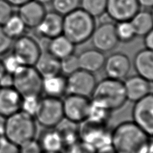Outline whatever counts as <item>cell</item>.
I'll use <instances>...</instances> for the list:
<instances>
[{
    "label": "cell",
    "mask_w": 153,
    "mask_h": 153,
    "mask_svg": "<svg viewBox=\"0 0 153 153\" xmlns=\"http://www.w3.org/2000/svg\"><path fill=\"white\" fill-rule=\"evenodd\" d=\"M91 40L94 49L103 53L113 51L120 43L115 32V24L105 22L96 26Z\"/></svg>",
    "instance_id": "11"
},
{
    "label": "cell",
    "mask_w": 153,
    "mask_h": 153,
    "mask_svg": "<svg viewBox=\"0 0 153 153\" xmlns=\"http://www.w3.org/2000/svg\"><path fill=\"white\" fill-rule=\"evenodd\" d=\"M34 117L36 122L43 127L55 128L64 119L62 99L41 97Z\"/></svg>",
    "instance_id": "7"
},
{
    "label": "cell",
    "mask_w": 153,
    "mask_h": 153,
    "mask_svg": "<svg viewBox=\"0 0 153 153\" xmlns=\"http://www.w3.org/2000/svg\"><path fill=\"white\" fill-rule=\"evenodd\" d=\"M59 133L64 144V149L80 140L78 124L64 119L55 128Z\"/></svg>",
    "instance_id": "25"
},
{
    "label": "cell",
    "mask_w": 153,
    "mask_h": 153,
    "mask_svg": "<svg viewBox=\"0 0 153 153\" xmlns=\"http://www.w3.org/2000/svg\"><path fill=\"white\" fill-rule=\"evenodd\" d=\"M67 93L86 97H91L97 83L94 74L78 70L68 76Z\"/></svg>",
    "instance_id": "12"
},
{
    "label": "cell",
    "mask_w": 153,
    "mask_h": 153,
    "mask_svg": "<svg viewBox=\"0 0 153 153\" xmlns=\"http://www.w3.org/2000/svg\"><path fill=\"white\" fill-rule=\"evenodd\" d=\"M61 72L69 76L80 70V65L78 55L72 54L67 57L60 60Z\"/></svg>",
    "instance_id": "32"
},
{
    "label": "cell",
    "mask_w": 153,
    "mask_h": 153,
    "mask_svg": "<svg viewBox=\"0 0 153 153\" xmlns=\"http://www.w3.org/2000/svg\"><path fill=\"white\" fill-rule=\"evenodd\" d=\"M138 0H107L106 14L115 22L130 21L140 10Z\"/></svg>",
    "instance_id": "13"
},
{
    "label": "cell",
    "mask_w": 153,
    "mask_h": 153,
    "mask_svg": "<svg viewBox=\"0 0 153 153\" xmlns=\"http://www.w3.org/2000/svg\"><path fill=\"white\" fill-rule=\"evenodd\" d=\"M12 53L22 65L34 66L40 56L42 50L35 39L24 35L13 42Z\"/></svg>",
    "instance_id": "8"
},
{
    "label": "cell",
    "mask_w": 153,
    "mask_h": 153,
    "mask_svg": "<svg viewBox=\"0 0 153 153\" xmlns=\"http://www.w3.org/2000/svg\"><path fill=\"white\" fill-rule=\"evenodd\" d=\"M0 153H20L19 146L9 141L4 136L0 138Z\"/></svg>",
    "instance_id": "39"
},
{
    "label": "cell",
    "mask_w": 153,
    "mask_h": 153,
    "mask_svg": "<svg viewBox=\"0 0 153 153\" xmlns=\"http://www.w3.org/2000/svg\"><path fill=\"white\" fill-rule=\"evenodd\" d=\"M64 16L53 10L47 12L43 20L35 30L38 35L51 39L63 35Z\"/></svg>",
    "instance_id": "15"
},
{
    "label": "cell",
    "mask_w": 153,
    "mask_h": 153,
    "mask_svg": "<svg viewBox=\"0 0 153 153\" xmlns=\"http://www.w3.org/2000/svg\"><path fill=\"white\" fill-rule=\"evenodd\" d=\"M36 131L35 117L20 110L6 117L3 136L20 146L35 138Z\"/></svg>",
    "instance_id": "4"
},
{
    "label": "cell",
    "mask_w": 153,
    "mask_h": 153,
    "mask_svg": "<svg viewBox=\"0 0 153 153\" xmlns=\"http://www.w3.org/2000/svg\"><path fill=\"white\" fill-rule=\"evenodd\" d=\"M151 12V14H152V19H153V8H152V11L150 12Z\"/></svg>",
    "instance_id": "50"
},
{
    "label": "cell",
    "mask_w": 153,
    "mask_h": 153,
    "mask_svg": "<svg viewBox=\"0 0 153 153\" xmlns=\"http://www.w3.org/2000/svg\"><path fill=\"white\" fill-rule=\"evenodd\" d=\"M41 97H22L21 103V111L34 117L37 109Z\"/></svg>",
    "instance_id": "33"
},
{
    "label": "cell",
    "mask_w": 153,
    "mask_h": 153,
    "mask_svg": "<svg viewBox=\"0 0 153 153\" xmlns=\"http://www.w3.org/2000/svg\"><path fill=\"white\" fill-rule=\"evenodd\" d=\"M44 5L36 0H31L18 7L17 14L25 24L26 28L35 29L46 14Z\"/></svg>",
    "instance_id": "16"
},
{
    "label": "cell",
    "mask_w": 153,
    "mask_h": 153,
    "mask_svg": "<svg viewBox=\"0 0 153 153\" xmlns=\"http://www.w3.org/2000/svg\"><path fill=\"white\" fill-rule=\"evenodd\" d=\"M91 99L111 112L120 109L128 101L123 82L107 77L102 79L97 83Z\"/></svg>",
    "instance_id": "3"
},
{
    "label": "cell",
    "mask_w": 153,
    "mask_h": 153,
    "mask_svg": "<svg viewBox=\"0 0 153 153\" xmlns=\"http://www.w3.org/2000/svg\"><path fill=\"white\" fill-rule=\"evenodd\" d=\"M80 140L85 142L97 150L110 146L111 131L108 123L99 122L86 119L78 124Z\"/></svg>",
    "instance_id": "6"
},
{
    "label": "cell",
    "mask_w": 153,
    "mask_h": 153,
    "mask_svg": "<svg viewBox=\"0 0 153 153\" xmlns=\"http://www.w3.org/2000/svg\"><path fill=\"white\" fill-rule=\"evenodd\" d=\"M53 10L64 16L75 11L80 6V0H52Z\"/></svg>",
    "instance_id": "31"
},
{
    "label": "cell",
    "mask_w": 153,
    "mask_h": 153,
    "mask_svg": "<svg viewBox=\"0 0 153 153\" xmlns=\"http://www.w3.org/2000/svg\"><path fill=\"white\" fill-rule=\"evenodd\" d=\"M141 7L146 9L153 8V0H138Z\"/></svg>",
    "instance_id": "42"
},
{
    "label": "cell",
    "mask_w": 153,
    "mask_h": 153,
    "mask_svg": "<svg viewBox=\"0 0 153 153\" xmlns=\"http://www.w3.org/2000/svg\"><path fill=\"white\" fill-rule=\"evenodd\" d=\"M22 97L13 86H0V115L7 117L21 109Z\"/></svg>",
    "instance_id": "17"
},
{
    "label": "cell",
    "mask_w": 153,
    "mask_h": 153,
    "mask_svg": "<svg viewBox=\"0 0 153 153\" xmlns=\"http://www.w3.org/2000/svg\"><path fill=\"white\" fill-rule=\"evenodd\" d=\"M80 69L94 74L103 68L106 57L105 53L95 49H88L78 55Z\"/></svg>",
    "instance_id": "20"
},
{
    "label": "cell",
    "mask_w": 153,
    "mask_h": 153,
    "mask_svg": "<svg viewBox=\"0 0 153 153\" xmlns=\"http://www.w3.org/2000/svg\"><path fill=\"white\" fill-rule=\"evenodd\" d=\"M115 32L120 43H130L136 37L135 30L130 21L116 22Z\"/></svg>",
    "instance_id": "30"
},
{
    "label": "cell",
    "mask_w": 153,
    "mask_h": 153,
    "mask_svg": "<svg viewBox=\"0 0 153 153\" xmlns=\"http://www.w3.org/2000/svg\"><path fill=\"white\" fill-rule=\"evenodd\" d=\"M12 75L13 87L22 97H41L43 93V78L35 66L21 65Z\"/></svg>",
    "instance_id": "5"
},
{
    "label": "cell",
    "mask_w": 153,
    "mask_h": 153,
    "mask_svg": "<svg viewBox=\"0 0 153 153\" xmlns=\"http://www.w3.org/2000/svg\"><path fill=\"white\" fill-rule=\"evenodd\" d=\"M34 66L43 78L51 77L61 74L60 60L47 51H42Z\"/></svg>",
    "instance_id": "21"
},
{
    "label": "cell",
    "mask_w": 153,
    "mask_h": 153,
    "mask_svg": "<svg viewBox=\"0 0 153 153\" xmlns=\"http://www.w3.org/2000/svg\"><path fill=\"white\" fill-rule=\"evenodd\" d=\"M133 65L137 75L153 83V51L146 48L136 53Z\"/></svg>",
    "instance_id": "19"
},
{
    "label": "cell",
    "mask_w": 153,
    "mask_h": 153,
    "mask_svg": "<svg viewBox=\"0 0 153 153\" xmlns=\"http://www.w3.org/2000/svg\"><path fill=\"white\" fill-rule=\"evenodd\" d=\"M130 22L135 30L136 36H144L153 29V19L151 12L140 10L131 18Z\"/></svg>",
    "instance_id": "26"
},
{
    "label": "cell",
    "mask_w": 153,
    "mask_h": 153,
    "mask_svg": "<svg viewBox=\"0 0 153 153\" xmlns=\"http://www.w3.org/2000/svg\"><path fill=\"white\" fill-rule=\"evenodd\" d=\"M131 66V61L127 55L116 52L105 58L102 69L107 78L122 80L128 76Z\"/></svg>",
    "instance_id": "14"
},
{
    "label": "cell",
    "mask_w": 153,
    "mask_h": 153,
    "mask_svg": "<svg viewBox=\"0 0 153 153\" xmlns=\"http://www.w3.org/2000/svg\"><path fill=\"white\" fill-rule=\"evenodd\" d=\"M43 93L47 97L62 99L67 93V80L62 74L43 78Z\"/></svg>",
    "instance_id": "23"
},
{
    "label": "cell",
    "mask_w": 153,
    "mask_h": 153,
    "mask_svg": "<svg viewBox=\"0 0 153 153\" xmlns=\"http://www.w3.org/2000/svg\"><path fill=\"white\" fill-rule=\"evenodd\" d=\"M95 27V18L81 8L64 16L63 35L75 46L90 40Z\"/></svg>",
    "instance_id": "2"
},
{
    "label": "cell",
    "mask_w": 153,
    "mask_h": 153,
    "mask_svg": "<svg viewBox=\"0 0 153 153\" xmlns=\"http://www.w3.org/2000/svg\"><path fill=\"white\" fill-rule=\"evenodd\" d=\"M7 72L6 70H5L4 66L3 65V63H2L1 59H0V79H1L3 76L6 74Z\"/></svg>",
    "instance_id": "46"
},
{
    "label": "cell",
    "mask_w": 153,
    "mask_h": 153,
    "mask_svg": "<svg viewBox=\"0 0 153 153\" xmlns=\"http://www.w3.org/2000/svg\"><path fill=\"white\" fill-rule=\"evenodd\" d=\"M123 82L128 101L136 102L151 93V83L138 75L130 76Z\"/></svg>",
    "instance_id": "18"
},
{
    "label": "cell",
    "mask_w": 153,
    "mask_h": 153,
    "mask_svg": "<svg viewBox=\"0 0 153 153\" xmlns=\"http://www.w3.org/2000/svg\"><path fill=\"white\" fill-rule=\"evenodd\" d=\"M14 40L7 36L0 26V56L6 55L12 49Z\"/></svg>",
    "instance_id": "37"
},
{
    "label": "cell",
    "mask_w": 153,
    "mask_h": 153,
    "mask_svg": "<svg viewBox=\"0 0 153 153\" xmlns=\"http://www.w3.org/2000/svg\"><path fill=\"white\" fill-rule=\"evenodd\" d=\"M20 153H43L40 144L35 138L19 146Z\"/></svg>",
    "instance_id": "38"
},
{
    "label": "cell",
    "mask_w": 153,
    "mask_h": 153,
    "mask_svg": "<svg viewBox=\"0 0 153 153\" xmlns=\"http://www.w3.org/2000/svg\"><path fill=\"white\" fill-rule=\"evenodd\" d=\"M146 153H153V141L150 140Z\"/></svg>",
    "instance_id": "47"
},
{
    "label": "cell",
    "mask_w": 153,
    "mask_h": 153,
    "mask_svg": "<svg viewBox=\"0 0 153 153\" xmlns=\"http://www.w3.org/2000/svg\"><path fill=\"white\" fill-rule=\"evenodd\" d=\"M38 141L43 152H59L64 149L62 137L55 128L47 129L42 132Z\"/></svg>",
    "instance_id": "24"
},
{
    "label": "cell",
    "mask_w": 153,
    "mask_h": 153,
    "mask_svg": "<svg viewBox=\"0 0 153 153\" xmlns=\"http://www.w3.org/2000/svg\"><path fill=\"white\" fill-rule=\"evenodd\" d=\"M36 1L39 2V3H41V4L43 5H46V4H49L51 3L52 0H36Z\"/></svg>",
    "instance_id": "48"
},
{
    "label": "cell",
    "mask_w": 153,
    "mask_h": 153,
    "mask_svg": "<svg viewBox=\"0 0 153 153\" xmlns=\"http://www.w3.org/2000/svg\"><path fill=\"white\" fill-rule=\"evenodd\" d=\"M111 111L103 105L91 99L88 118V120L99 121V122L108 123L111 115Z\"/></svg>",
    "instance_id": "29"
},
{
    "label": "cell",
    "mask_w": 153,
    "mask_h": 153,
    "mask_svg": "<svg viewBox=\"0 0 153 153\" xmlns=\"http://www.w3.org/2000/svg\"><path fill=\"white\" fill-rule=\"evenodd\" d=\"M97 153H116L115 151L111 146H107L102 149H100L97 150Z\"/></svg>",
    "instance_id": "44"
},
{
    "label": "cell",
    "mask_w": 153,
    "mask_h": 153,
    "mask_svg": "<svg viewBox=\"0 0 153 153\" xmlns=\"http://www.w3.org/2000/svg\"><path fill=\"white\" fill-rule=\"evenodd\" d=\"M1 136H0V138H1Z\"/></svg>",
    "instance_id": "51"
},
{
    "label": "cell",
    "mask_w": 153,
    "mask_h": 153,
    "mask_svg": "<svg viewBox=\"0 0 153 153\" xmlns=\"http://www.w3.org/2000/svg\"><path fill=\"white\" fill-rule=\"evenodd\" d=\"M13 7L6 0H0V26H3L14 14Z\"/></svg>",
    "instance_id": "35"
},
{
    "label": "cell",
    "mask_w": 153,
    "mask_h": 153,
    "mask_svg": "<svg viewBox=\"0 0 153 153\" xmlns=\"http://www.w3.org/2000/svg\"><path fill=\"white\" fill-rule=\"evenodd\" d=\"M145 48L153 51V29L144 36Z\"/></svg>",
    "instance_id": "40"
},
{
    "label": "cell",
    "mask_w": 153,
    "mask_h": 153,
    "mask_svg": "<svg viewBox=\"0 0 153 153\" xmlns=\"http://www.w3.org/2000/svg\"><path fill=\"white\" fill-rule=\"evenodd\" d=\"M1 61L6 72L10 74L14 73L18 68H19L21 65H22L17 58L16 57L15 55L12 53L7 55L3 59H1Z\"/></svg>",
    "instance_id": "36"
},
{
    "label": "cell",
    "mask_w": 153,
    "mask_h": 153,
    "mask_svg": "<svg viewBox=\"0 0 153 153\" xmlns=\"http://www.w3.org/2000/svg\"><path fill=\"white\" fill-rule=\"evenodd\" d=\"M6 117L0 115V136H4L5 123H6Z\"/></svg>",
    "instance_id": "45"
},
{
    "label": "cell",
    "mask_w": 153,
    "mask_h": 153,
    "mask_svg": "<svg viewBox=\"0 0 153 153\" xmlns=\"http://www.w3.org/2000/svg\"><path fill=\"white\" fill-rule=\"evenodd\" d=\"M6 35L13 40L25 35L26 26L17 14H14L12 17L1 26Z\"/></svg>",
    "instance_id": "27"
},
{
    "label": "cell",
    "mask_w": 153,
    "mask_h": 153,
    "mask_svg": "<svg viewBox=\"0 0 153 153\" xmlns=\"http://www.w3.org/2000/svg\"><path fill=\"white\" fill-rule=\"evenodd\" d=\"M64 119L79 124L88 118L91 99L68 94L62 100Z\"/></svg>",
    "instance_id": "9"
},
{
    "label": "cell",
    "mask_w": 153,
    "mask_h": 153,
    "mask_svg": "<svg viewBox=\"0 0 153 153\" xmlns=\"http://www.w3.org/2000/svg\"><path fill=\"white\" fill-rule=\"evenodd\" d=\"M43 153H62V152H43Z\"/></svg>",
    "instance_id": "49"
},
{
    "label": "cell",
    "mask_w": 153,
    "mask_h": 153,
    "mask_svg": "<svg viewBox=\"0 0 153 153\" xmlns=\"http://www.w3.org/2000/svg\"><path fill=\"white\" fill-rule=\"evenodd\" d=\"M0 86H13L12 75L6 73L0 79Z\"/></svg>",
    "instance_id": "41"
},
{
    "label": "cell",
    "mask_w": 153,
    "mask_h": 153,
    "mask_svg": "<svg viewBox=\"0 0 153 153\" xmlns=\"http://www.w3.org/2000/svg\"><path fill=\"white\" fill-rule=\"evenodd\" d=\"M131 117L132 121L150 138H153V93L134 102Z\"/></svg>",
    "instance_id": "10"
},
{
    "label": "cell",
    "mask_w": 153,
    "mask_h": 153,
    "mask_svg": "<svg viewBox=\"0 0 153 153\" xmlns=\"http://www.w3.org/2000/svg\"><path fill=\"white\" fill-rule=\"evenodd\" d=\"M67 153H97V150L91 145L79 140L66 148Z\"/></svg>",
    "instance_id": "34"
},
{
    "label": "cell",
    "mask_w": 153,
    "mask_h": 153,
    "mask_svg": "<svg viewBox=\"0 0 153 153\" xmlns=\"http://www.w3.org/2000/svg\"><path fill=\"white\" fill-rule=\"evenodd\" d=\"M107 0H80V8L94 18L106 14Z\"/></svg>",
    "instance_id": "28"
},
{
    "label": "cell",
    "mask_w": 153,
    "mask_h": 153,
    "mask_svg": "<svg viewBox=\"0 0 153 153\" xmlns=\"http://www.w3.org/2000/svg\"><path fill=\"white\" fill-rule=\"evenodd\" d=\"M75 47L69 39L62 35L49 40L47 51L58 59L62 60L74 54Z\"/></svg>",
    "instance_id": "22"
},
{
    "label": "cell",
    "mask_w": 153,
    "mask_h": 153,
    "mask_svg": "<svg viewBox=\"0 0 153 153\" xmlns=\"http://www.w3.org/2000/svg\"><path fill=\"white\" fill-rule=\"evenodd\" d=\"M6 1L8 2L13 7H19L22 5L27 3V2L31 1V0H6Z\"/></svg>",
    "instance_id": "43"
},
{
    "label": "cell",
    "mask_w": 153,
    "mask_h": 153,
    "mask_svg": "<svg viewBox=\"0 0 153 153\" xmlns=\"http://www.w3.org/2000/svg\"><path fill=\"white\" fill-rule=\"evenodd\" d=\"M150 138L134 121H123L113 129L111 146L116 153H146Z\"/></svg>",
    "instance_id": "1"
}]
</instances>
